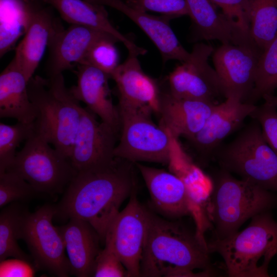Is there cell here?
Returning a JSON list of instances; mask_svg holds the SVG:
<instances>
[{
	"label": "cell",
	"mask_w": 277,
	"mask_h": 277,
	"mask_svg": "<svg viewBox=\"0 0 277 277\" xmlns=\"http://www.w3.org/2000/svg\"><path fill=\"white\" fill-rule=\"evenodd\" d=\"M134 165L115 157L106 167L78 172L55 205L54 217L84 220L105 243L108 229L121 205L136 189Z\"/></svg>",
	"instance_id": "obj_1"
},
{
	"label": "cell",
	"mask_w": 277,
	"mask_h": 277,
	"mask_svg": "<svg viewBox=\"0 0 277 277\" xmlns=\"http://www.w3.org/2000/svg\"><path fill=\"white\" fill-rule=\"evenodd\" d=\"M207 242L179 223L149 211L141 276H206L214 271Z\"/></svg>",
	"instance_id": "obj_2"
},
{
	"label": "cell",
	"mask_w": 277,
	"mask_h": 277,
	"mask_svg": "<svg viewBox=\"0 0 277 277\" xmlns=\"http://www.w3.org/2000/svg\"><path fill=\"white\" fill-rule=\"evenodd\" d=\"M28 92L36 112L35 131L69 159L83 107L66 87L63 74L33 76Z\"/></svg>",
	"instance_id": "obj_3"
},
{
	"label": "cell",
	"mask_w": 277,
	"mask_h": 277,
	"mask_svg": "<svg viewBox=\"0 0 277 277\" xmlns=\"http://www.w3.org/2000/svg\"><path fill=\"white\" fill-rule=\"evenodd\" d=\"M209 216L214 239H225L239 231L249 219L277 205V193L238 179L220 168L212 172Z\"/></svg>",
	"instance_id": "obj_4"
},
{
	"label": "cell",
	"mask_w": 277,
	"mask_h": 277,
	"mask_svg": "<svg viewBox=\"0 0 277 277\" xmlns=\"http://www.w3.org/2000/svg\"><path fill=\"white\" fill-rule=\"evenodd\" d=\"M241 231L222 240L207 243L209 253L223 258L231 277H267L268 265L277 254V222L270 211L251 219Z\"/></svg>",
	"instance_id": "obj_5"
},
{
	"label": "cell",
	"mask_w": 277,
	"mask_h": 277,
	"mask_svg": "<svg viewBox=\"0 0 277 277\" xmlns=\"http://www.w3.org/2000/svg\"><path fill=\"white\" fill-rule=\"evenodd\" d=\"M213 159L220 168L277 193V153L265 140L256 120L252 119L232 141L222 144Z\"/></svg>",
	"instance_id": "obj_6"
},
{
	"label": "cell",
	"mask_w": 277,
	"mask_h": 277,
	"mask_svg": "<svg viewBox=\"0 0 277 277\" xmlns=\"http://www.w3.org/2000/svg\"><path fill=\"white\" fill-rule=\"evenodd\" d=\"M121 118L119 142L115 157L133 163L151 162L170 164L176 140L152 121L153 111L117 105Z\"/></svg>",
	"instance_id": "obj_7"
},
{
	"label": "cell",
	"mask_w": 277,
	"mask_h": 277,
	"mask_svg": "<svg viewBox=\"0 0 277 277\" xmlns=\"http://www.w3.org/2000/svg\"><path fill=\"white\" fill-rule=\"evenodd\" d=\"M50 144L35 131L8 170L20 175L38 193L54 195L63 192L77 172L69 159Z\"/></svg>",
	"instance_id": "obj_8"
},
{
	"label": "cell",
	"mask_w": 277,
	"mask_h": 277,
	"mask_svg": "<svg viewBox=\"0 0 277 277\" xmlns=\"http://www.w3.org/2000/svg\"><path fill=\"white\" fill-rule=\"evenodd\" d=\"M213 48L196 43L187 60L181 62L162 83L173 95L182 98L219 104L226 98L225 88L217 72L208 63Z\"/></svg>",
	"instance_id": "obj_9"
},
{
	"label": "cell",
	"mask_w": 277,
	"mask_h": 277,
	"mask_svg": "<svg viewBox=\"0 0 277 277\" xmlns=\"http://www.w3.org/2000/svg\"><path fill=\"white\" fill-rule=\"evenodd\" d=\"M55 205H45L27 215L22 239L31 252L33 264L42 270L59 277L71 275V267L63 237L52 220Z\"/></svg>",
	"instance_id": "obj_10"
},
{
	"label": "cell",
	"mask_w": 277,
	"mask_h": 277,
	"mask_svg": "<svg viewBox=\"0 0 277 277\" xmlns=\"http://www.w3.org/2000/svg\"><path fill=\"white\" fill-rule=\"evenodd\" d=\"M135 189L127 206L112 222L104 243L120 259L128 276L134 277L141 276L149 212L138 201Z\"/></svg>",
	"instance_id": "obj_11"
},
{
	"label": "cell",
	"mask_w": 277,
	"mask_h": 277,
	"mask_svg": "<svg viewBox=\"0 0 277 277\" xmlns=\"http://www.w3.org/2000/svg\"><path fill=\"white\" fill-rule=\"evenodd\" d=\"M262 52L253 40L239 44H222L214 50L212 61L226 98L233 97L247 102L254 88Z\"/></svg>",
	"instance_id": "obj_12"
},
{
	"label": "cell",
	"mask_w": 277,
	"mask_h": 277,
	"mask_svg": "<svg viewBox=\"0 0 277 277\" xmlns=\"http://www.w3.org/2000/svg\"><path fill=\"white\" fill-rule=\"evenodd\" d=\"M256 106L233 97H228L216 105L203 128L186 139L199 165H208L223 141L242 126Z\"/></svg>",
	"instance_id": "obj_13"
},
{
	"label": "cell",
	"mask_w": 277,
	"mask_h": 277,
	"mask_svg": "<svg viewBox=\"0 0 277 277\" xmlns=\"http://www.w3.org/2000/svg\"><path fill=\"white\" fill-rule=\"evenodd\" d=\"M95 114L83 108L69 160L78 172L101 168L115 160L120 133L97 121Z\"/></svg>",
	"instance_id": "obj_14"
},
{
	"label": "cell",
	"mask_w": 277,
	"mask_h": 277,
	"mask_svg": "<svg viewBox=\"0 0 277 277\" xmlns=\"http://www.w3.org/2000/svg\"><path fill=\"white\" fill-rule=\"evenodd\" d=\"M24 1L27 11V27L23 39L16 48L14 58L29 81L46 48L64 27L52 7L37 0Z\"/></svg>",
	"instance_id": "obj_15"
},
{
	"label": "cell",
	"mask_w": 277,
	"mask_h": 277,
	"mask_svg": "<svg viewBox=\"0 0 277 277\" xmlns=\"http://www.w3.org/2000/svg\"><path fill=\"white\" fill-rule=\"evenodd\" d=\"M161 84L155 112L160 117L159 125L175 140L193 136L203 128L217 104L176 97L166 89L162 81Z\"/></svg>",
	"instance_id": "obj_16"
},
{
	"label": "cell",
	"mask_w": 277,
	"mask_h": 277,
	"mask_svg": "<svg viewBox=\"0 0 277 277\" xmlns=\"http://www.w3.org/2000/svg\"><path fill=\"white\" fill-rule=\"evenodd\" d=\"M75 71L76 85L69 90L73 96L82 102L102 122L120 133L121 118L117 106L114 105L108 80L110 76L100 69L88 64H77Z\"/></svg>",
	"instance_id": "obj_17"
},
{
	"label": "cell",
	"mask_w": 277,
	"mask_h": 277,
	"mask_svg": "<svg viewBox=\"0 0 277 277\" xmlns=\"http://www.w3.org/2000/svg\"><path fill=\"white\" fill-rule=\"evenodd\" d=\"M111 78L116 84L118 105L156 112L161 82L143 71L138 56L128 53L126 60L112 73Z\"/></svg>",
	"instance_id": "obj_18"
},
{
	"label": "cell",
	"mask_w": 277,
	"mask_h": 277,
	"mask_svg": "<svg viewBox=\"0 0 277 277\" xmlns=\"http://www.w3.org/2000/svg\"><path fill=\"white\" fill-rule=\"evenodd\" d=\"M108 35L111 34L78 25H71L67 29H63L48 47L49 56L46 64L48 77L72 70L81 64L93 44Z\"/></svg>",
	"instance_id": "obj_19"
},
{
	"label": "cell",
	"mask_w": 277,
	"mask_h": 277,
	"mask_svg": "<svg viewBox=\"0 0 277 277\" xmlns=\"http://www.w3.org/2000/svg\"><path fill=\"white\" fill-rule=\"evenodd\" d=\"M135 164L160 212L173 219L192 214L187 187L181 177L162 169Z\"/></svg>",
	"instance_id": "obj_20"
},
{
	"label": "cell",
	"mask_w": 277,
	"mask_h": 277,
	"mask_svg": "<svg viewBox=\"0 0 277 277\" xmlns=\"http://www.w3.org/2000/svg\"><path fill=\"white\" fill-rule=\"evenodd\" d=\"M192 21V39L239 44L252 40L250 31L217 11L211 0H186Z\"/></svg>",
	"instance_id": "obj_21"
},
{
	"label": "cell",
	"mask_w": 277,
	"mask_h": 277,
	"mask_svg": "<svg viewBox=\"0 0 277 277\" xmlns=\"http://www.w3.org/2000/svg\"><path fill=\"white\" fill-rule=\"evenodd\" d=\"M109 6L123 13L136 24L149 37L159 51L164 63L170 60L183 62L190 55L181 45L171 29L170 19L163 15L155 16L127 5L123 0H86Z\"/></svg>",
	"instance_id": "obj_22"
},
{
	"label": "cell",
	"mask_w": 277,
	"mask_h": 277,
	"mask_svg": "<svg viewBox=\"0 0 277 277\" xmlns=\"http://www.w3.org/2000/svg\"><path fill=\"white\" fill-rule=\"evenodd\" d=\"M65 246L71 267V275L93 276L95 262L100 251V237L87 222L71 218L57 226Z\"/></svg>",
	"instance_id": "obj_23"
},
{
	"label": "cell",
	"mask_w": 277,
	"mask_h": 277,
	"mask_svg": "<svg viewBox=\"0 0 277 277\" xmlns=\"http://www.w3.org/2000/svg\"><path fill=\"white\" fill-rule=\"evenodd\" d=\"M52 7L71 25H82L107 32L124 44L129 53L143 55L147 50L120 32L111 23L105 6L86 0H37Z\"/></svg>",
	"instance_id": "obj_24"
},
{
	"label": "cell",
	"mask_w": 277,
	"mask_h": 277,
	"mask_svg": "<svg viewBox=\"0 0 277 277\" xmlns=\"http://www.w3.org/2000/svg\"><path fill=\"white\" fill-rule=\"evenodd\" d=\"M28 81L13 57L0 75V117L30 123L36 112L28 92Z\"/></svg>",
	"instance_id": "obj_25"
},
{
	"label": "cell",
	"mask_w": 277,
	"mask_h": 277,
	"mask_svg": "<svg viewBox=\"0 0 277 277\" xmlns=\"http://www.w3.org/2000/svg\"><path fill=\"white\" fill-rule=\"evenodd\" d=\"M24 203L14 202L3 208L0 213V261L9 257L22 259L33 264L32 259L19 247L23 227L29 213Z\"/></svg>",
	"instance_id": "obj_26"
},
{
	"label": "cell",
	"mask_w": 277,
	"mask_h": 277,
	"mask_svg": "<svg viewBox=\"0 0 277 277\" xmlns=\"http://www.w3.org/2000/svg\"><path fill=\"white\" fill-rule=\"evenodd\" d=\"M251 36L263 51L277 36V0H248Z\"/></svg>",
	"instance_id": "obj_27"
},
{
	"label": "cell",
	"mask_w": 277,
	"mask_h": 277,
	"mask_svg": "<svg viewBox=\"0 0 277 277\" xmlns=\"http://www.w3.org/2000/svg\"><path fill=\"white\" fill-rule=\"evenodd\" d=\"M27 11L24 0H0V55L3 56L25 35Z\"/></svg>",
	"instance_id": "obj_28"
},
{
	"label": "cell",
	"mask_w": 277,
	"mask_h": 277,
	"mask_svg": "<svg viewBox=\"0 0 277 277\" xmlns=\"http://www.w3.org/2000/svg\"><path fill=\"white\" fill-rule=\"evenodd\" d=\"M277 89V36L263 51L260 57L253 91L247 102L255 105L263 96Z\"/></svg>",
	"instance_id": "obj_29"
},
{
	"label": "cell",
	"mask_w": 277,
	"mask_h": 277,
	"mask_svg": "<svg viewBox=\"0 0 277 277\" xmlns=\"http://www.w3.org/2000/svg\"><path fill=\"white\" fill-rule=\"evenodd\" d=\"M35 132L34 122H17L14 125L0 123V173L9 169L15 160L16 149Z\"/></svg>",
	"instance_id": "obj_30"
},
{
	"label": "cell",
	"mask_w": 277,
	"mask_h": 277,
	"mask_svg": "<svg viewBox=\"0 0 277 277\" xmlns=\"http://www.w3.org/2000/svg\"><path fill=\"white\" fill-rule=\"evenodd\" d=\"M119 40L112 35L105 36L95 42L90 47L80 64L94 66L109 74L119 64V54L115 46Z\"/></svg>",
	"instance_id": "obj_31"
},
{
	"label": "cell",
	"mask_w": 277,
	"mask_h": 277,
	"mask_svg": "<svg viewBox=\"0 0 277 277\" xmlns=\"http://www.w3.org/2000/svg\"><path fill=\"white\" fill-rule=\"evenodd\" d=\"M38 192L16 172L8 170L0 173V207L9 204L31 200Z\"/></svg>",
	"instance_id": "obj_32"
},
{
	"label": "cell",
	"mask_w": 277,
	"mask_h": 277,
	"mask_svg": "<svg viewBox=\"0 0 277 277\" xmlns=\"http://www.w3.org/2000/svg\"><path fill=\"white\" fill-rule=\"evenodd\" d=\"M129 6L144 12H155L170 19L185 15L189 12L186 0H123Z\"/></svg>",
	"instance_id": "obj_33"
},
{
	"label": "cell",
	"mask_w": 277,
	"mask_h": 277,
	"mask_svg": "<svg viewBox=\"0 0 277 277\" xmlns=\"http://www.w3.org/2000/svg\"><path fill=\"white\" fill-rule=\"evenodd\" d=\"M277 107L266 102L256 106L250 117L260 124L263 135L277 153Z\"/></svg>",
	"instance_id": "obj_34"
},
{
	"label": "cell",
	"mask_w": 277,
	"mask_h": 277,
	"mask_svg": "<svg viewBox=\"0 0 277 277\" xmlns=\"http://www.w3.org/2000/svg\"><path fill=\"white\" fill-rule=\"evenodd\" d=\"M93 276H128V272L115 252L105 246L97 256Z\"/></svg>",
	"instance_id": "obj_35"
},
{
	"label": "cell",
	"mask_w": 277,
	"mask_h": 277,
	"mask_svg": "<svg viewBox=\"0 0 277 277\" xmlns=\"http://www.w3.org/2000/svg\"><path fill=\"white\" fill-rule=\"evenodd\" d=\"M220 7L222 13L228 18L236 21L241 27L250 31L249 23L246 14L248 0H211Z\"/></svg>",
	"instance_id": "obj_36"
},
{
	"label": "cell",
	"mask_w": 277,
	"mask_h": 277,
	"mask_svg": "<svg viewBox=\"0 0 277 277\" xmlns=\"http://www.w3.org/2000/svg\"><path fill=\"white\" fill-rule=\"evenodd\" d=\"M36 268L30 262L17 258L0 261L1 277H30L35 275Z\"/></svg>",
	"instance_id": "obj_37"
},
{
	"label": "cell",
	"mask_w": 277,
	"mask_h": 277,
	"mask_svg": "<svg viewBox=\"0 0 277 277\" xmlns=\"http://www.w3.org/2000/svg\"><path fill=\"white\" fill-rule=\"evenodd\" d=\"M265 102L270 104L277 107V95L267 94L263 96V98Z\"/></svg>",
	"instance_id": "obj_38"
}]
</instances>
